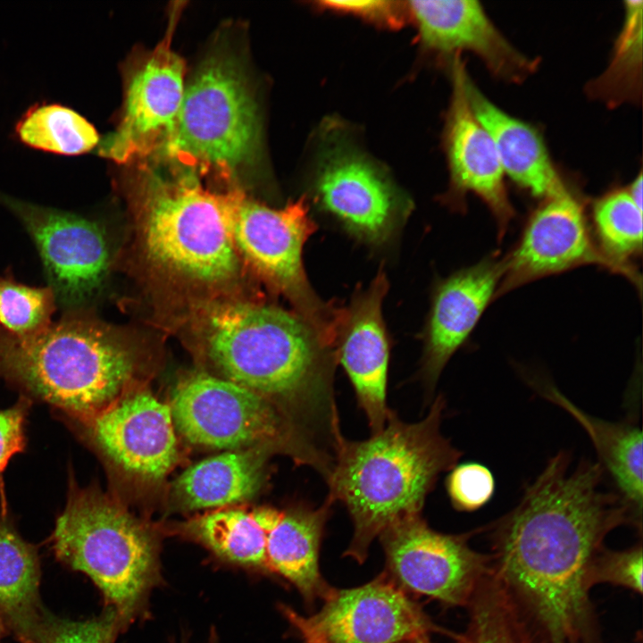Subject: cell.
<instances>
[{"label": "cell", "instance_id": "obj_28", "mask_svg": "<svg viewBox=\"0 0 643 643\" xmlns=\"http://www.w3.org/2000/svg\"><path fill=\"white\" fill-rule=\"evenodd\" d=\"M591 214L598 249L639 287L640 278L630 260L642 251V209L627 189H615L594 202Z\"/></svg>", "mask_w": 643, "mask_h": 643}, {"label": "cell", "instance_id": "obj_16", "mask_svg": "<svg viewBox=\"0 0 643 643\" xmlns=\"http://www.w3.org/2000/svg\"><path fill=\"white\" fill-rule=\"evenodd\" d=\"M388 288L380 269L368 288L343 307L336 341L338 363L351 381L371 434L383 429L391 411L387 404L389 342L381 311Z\"/></svg>", "mask_w": 643, "mask_h": 643}, {"label": "cell", "instance_id": "obj_9", "mask_svg": "<svg viewBox=\"0 0 643 643\" xmlns=\"http://www.w3.org/2000/svg\"><path fill=\"white\" fill-rule=\"evenodd\" d=\"M170 408L175 429L191 444L230 450L286 446L300 464L317 469L314 456L275 405L231 380L192 374L176 387Z\"/></svg>", "mask_w": 643, "mask_h": 643}, {"label": "cell", "instance_id": "obj_14", "mask_svg": "<svg viewBox=\"0 0 643 643\" xmlns=\"http://www.w3.org/2000/svg\"><path fill=\"white\" fill-rule=\"evenodd\" d=\"M328 150L313 182L319 205L359 241L385 246L405 221L409 201L364 157L342 147Z\"/></svg>", "mask_w": 643, "mask_h": 643}, {"label": "cell", "instance_id": "obj_3", "mask_svg": "<svg viewBox=\"0 0 643 643\" xmlns=\"http://www.w3.org/2000/svg\"><path fill=\"white\" fill-rule=\"evenodd\" d=\"M445 408L439 394L419 422H404L391 409L380 431L363 440L345 438L326 482V498L341 503L352 520L346 555L363 563L386 528L422 514L439 475L457 464L463 452L440 429Z\"/></svg>", "mask_w": 643, "mask_h": 643}, {"label": "cell", "instance_id": "obj_5", "mask_svg": "<svg viewBox=\"0 0 643 643\" xmlns=\"http://www.w3.org/2000/svg\"><path fill=\"white\" fill-rule=\"evenodd\" d=\"M51 544L60 561L94 581L123 627L143 613L161 580L150 532L99 490L80 487L72 471Z\"/></svg>", "mask_w": 643, "mask_h": 643}, {"label": "cell", "instance_id": "obj_1", "mask_svg": "<svg viewBox=\"0 0 643 643\" xmlns=\"http://www.w3.org/2000/svg\"><path fill=\"white\" fill-rule=\"evenodd\" d=\"M561 450L492 528L496 576L543 626L551 643L588 638V590L605 537L639 522L616 492L603 487L598 462Z\"/></svg>", "mask_w": 643, "mask_h": 643}, {"label": "cell", "instance_id": "obj_11", "mask_svg": "<svg viewBox=\"0 0 643 643\" xmlns=\"http://www.w3.org/2000/svg\"><path fill=\"white\" fill-rule=\"evenodd\" d=\"M180 11L173 8L158 45L125 71L120 122L97 145L99 154L117 163L160 153L173 132L186 88L184 61L171 47Z\"/></svg>", "mask_w": 643, "mask_h": 643}, {"label": "cell", "instance_id": "obj_31", "mask_svg": "<svg viewBox=\"0 0 643 643\" xmlns=\"http://www.w3.org/2000/svg\"><path fill=\"white\" fill-rule=\"evenodd\" d=\"M446 489L457 511L472 512L483 507L493 497L495 479L490 470L479 463L455 465L449 471Z\"/></svg>", "mask_w": 643, "mask_h": 643}, {"label": "cell", "instance_id": "obj_39", "mask_svg": "<svg viewBox=\"0 0 643 643\" xmlns=\"http://www.w3.org/2000/svg\"><path fill=\"white\" fill-rule=\"evenodd\" d=\"M3 627H4V626H3V624H2V622H1V621H0V639H1V634H2V629H3Z\"/></svg>", "mask_w": 643, "mask_h": 643}, {"label": "cell", "instance_id": "obj_24", "mask_svg": "<svg viewBox=\"0 0 643 643\" xmlns=\"http://www.w3.org/2000/svg\"><path fill=\"white\" fill-rule=\"evenodd\" d=\"M533 385L539 394L566 411L585 430L597 451L598 463L614 481L616 493L641 522L643 436L640 427L635 422H608L592 416L552 384L534 382Z\"/></svg>", "mask_w": 643, "mask_h": 643}, {"label": "cell", "instance_id": "obj_15", "mask_svg": "<svg viewBox=\"0 0 643 643\" xmlns=\"http://www.w3.org/2000/svg\"><path fill=\"white\" fill-rule=\"evenodd\" d=\"M588 264L627 278L600 252L582 204L567 188L543 199L529 217L518 242L504 257L496 298L532 280Z\"/></svg>", "mask_w": 643, "mask_h": 643}, {"label": "cell", "instance_id": "obj_22", "mask_svg": "<svg viewBox=\"0 0 643 643\" xmlns=\"http://www.w3.org/2000/svg\"><path fill=\"white\" fill-rule=\"evenodd\" d=\"M465 90L471 108L491 137L505 174L531 196L547 198L567 189L544 140L531 125L505 113L472 82Z\"/></svg>", "mask_w": 643, "mask_h": 643}, {"label": "cell", "instance_id": "obj_32", "mask_svg": "<svg viewBox=\"0 0 643 643\" xmlns=\"http://www.w3.org/2000/svg\"><path fill=\"white\" fill-rule=\"evenodd\" d=\"M123 628L111 608L99 616L86 621H67L52 617L41 643H113Z\"/></svg>", "mask_w": 643, "mask_h": 643}, {"label": "cell", "instance_id": "obj_27", "mask_svg": "<svg viewBox=\"0 0 643 643\" xmlns=\"http://www.w3.org/2000/svg\"><path fill=\"white\" fill-rule=\"evenodd\" d=\"M20 142L33 149L61 155H79L97 146L96 129L76 110L58 103L30 106L15 124Z\"/></svg>", "mask_w": 643, "mask_h": 643}, {"label": "cell", "instance_id": "obj_33", "mask_svg": "<svg viewBox=\"0 0 643 643\" xmlns=\"http://www.w3.org/2000/svg\"><path fill=\"white\" fill-rule=\"evenodd\" d=\"M32 401L20 396L17 402L11 407L0 409V497L1 513H7L3 473L10 459L25 449L27 438L25 427Z\"/></svg>", "mask_w": 643, "mask_h": 643}, {"label": "cell", "instance_id": "obj_26", "mask_svg": "<svg viewBox=\"0 0 643 643\" xmlns=\"http://www.w3.org/2000/svg\"><path fill=\"white\" fill-rule=\"evenodd\" d=\"M188 532L220 559L267 570L264 507H227L207 513L187 526Z\"/></svg>", "mask_w": 643, "mask_h": 643}, {"label": "cell", "instance_id": "obj_23", "mask_svg": "<svg viewBox=\"0 0 643 643\" xmlns=\"http://www.w3.org/2000/svg\"><path fill=\"white\" fill-rule=\"evenodd\" d=\"M39 564L37 547L0 512V621L21 643H41L53 617L40 600Z\"/></svg>", "mask_w": 643, "mask_h": 643}, {"label": "cell", "instance_id": "obj_29", "mask_svg": "<svg viewBox=\"0 0 643 643\" xmlns=\"http://www.w3.org/2000/svg\"><path fill=\"white\" fill-rule=\"evenodd\" d=\"M57 307L53 290L18 282L12 276H0V330L22 338L38 334L52 323Z\"/></svg>", "mask_w": 643, "mask_h": 643}, {"label": "cell", "instance_id": "obj_17", "mask_svg": "<svg viewBox=\"0 0 643 643\" xmlns=\"http://www.w3.org/2000/svg\"><path fill=\"white\" fill-rule=\"evenodd\" d=\"M305 621L323 643H404L430 630L421 609L383 578L333 589L322 610Z\"/></svg>", "mask_w": 643, "mask_h": 643}, {"label": "cell", "instance_id": "obj_13", "mask_svg": "<svg viewBox=\"0 0 643 643\" xmlns=\"http://www.w3.org/2000/svg\"><path fill=\"white\" fill-rule=\"evenodd\" d=\"M114 467L147 480H160L177 459L170 405L147 392L119 397L82 420L61 419Z\"/></svg>", "mask_w": 643, "mask_h": 643}, {"label": "cell", "instance_id": "obj_12", "mask_svg": "<svg viewBox=\"0 0 643 643\" xmlns=\"http://www.w3.org/2000/svg\"><path fill=\"white\" fill-rule=\"evenodd\" d=\"M387 564L401 585L450 605H467L489 574L465 535L432 530L422 514L401 519L379 536Z\"/></svg>", "mask_w": 643, "mask_h": 643}, {"label": "cell", "instance_id": "obj_8", "mask_svg": "<svg viewBox=\"0 0 643 643\" xmlns=\"http://www.w3.org/2000/svg\"><path fill=\"white\" fill-rule=\"evenodd\" d=\"M230 227L238 254L295 306L322 341L335 348L342 307L321 300L306 279L302 252L315 224L304 199L271 208L235 189L227 194Z\"/></svg>", "mask_w": 643, "mask_h": 643}, {"label": "cell", "instance_id": "obj_34", "mask_svg": "<svg viewBox=\"0 0 643 643\" xmlns=\"http://www.w3.org/2000/svg\"><path fill=\"white\" fill-rule=\"evenodd\" d=\"M607 581L642 592V548L636 546L621 552H604L591 570L590 583Z\"/></svg>", "mask_w": 643, "mask_h": 643}, {"label": "cell", "instance_id": "obj_4", "mask_svg": "<svg viewBox=\"0 0 643 643\" xmlns=\"http://www.w3.org/2000/svg\"><path fill=\"white\" fill-rule=\"evenodd\" d=\"M133 364L120 335L89 312L63 313L29 337L0 332V379L32 402L48 404L60 419L82 420L107 407Z\"/></svg>", "mask_w": 643, "mask_h": 643}, {"label": "cell", "instance_id": "obj_35", "mask_svg": "<svg viewBox=\"0 0 643 643\" xmlns=\"http://www.w3.org/2000/svg\"><path fill=\"white\" fill-rule=\"evenodd\" d=\"M320 6L338 12L356 14L390 27H399L403 10L393 1H320Z\"/></svg>", "mask_w": 643, "mask_h": 643}, {"label": "cell", "instance_id": "obj_18", "mask_svg": "<svg viewBox=\"0 0 643 643\" xmlns=\"http://www.w3.org/2000/svg\"><path fill=\"white\" fill-rule=\"evenodd\" d=\"M453 94L447 123L446 146L449 163L451 202L457 205L467 193L479 196L491 212L502 238L514 217L505 185V172L489 132L475 117L465 90L467 73L455 58L452 70Z\"/></svg>", "mask_w": 643, "mask_h": 643}, {"label": "cell", "instance_id": "obj_30", "mask_svg": "<svg viewBox=\"0 0 643 643\" xmlns=\"http://www.w3.org/2000/svg\"><path fill=\"white\" fill-rule=\"evenodd\" d=\"M642 4L640 0L625 2V21L613 61L596 82L599 95L613 102L635 96L637 76L641 73Z\"/></svg>", "mask_w": 643, "mask_h": 643}, {"label": "cell", "instance_id": "obj_21", "mask_svg": "<svg viewBox=\"0 0 643 643\" xmlns=\"http://www.w3.org/2000/svg\"><path fill=\"white\" fill-rule=\"evenodd\" d=\"M333 504L298 505L287 510L264 506L267 570L290 581L311 603L332 593L319 571V549Z\"/></svg>", "mask_w": 643, "mask_h": 643}, {"label": "cell", "instance_id": "obj_7", "mask_svg": "<svg viewBox=\"0 0 643 643\" xmlns=\"http://www.w3.org/2000/svg\"><path fill=\"white\" fill-rule=\"evenodd\" d=\"M261 138L258 107L243 70L220 52L186 85L173 132L160 153L182 167L230 179L255 164Z\"/></svg>", "mask_w": 643, "mask_h": 643}, {"label": "cell", "instance_id": "obj_25", "mask_svg": "<svg viewBox=\"0 0 643 643\" xmlns=\"http://www.w3.org/2000/svg\"><path fill=\"white\" fill-rule=\"evenodd\" d=\"M268 450L229 451L204 459L177 478L174 492L188 510L221 509L248 500L263 486Z\"/></svg>", "mask_w": 643, "mask_h": 643}, {"label": "cell", "instance_id": "obj_38", "mask_svg": "<svg viewBox=\"0 0 643 643\" xmlns=\"http://www.w3.org/2000/svg\"><path fill=\"white\" fill-rule=\"evenodd\" d=\"M404 643H429V641L427 640V639L425 638V636H422V637L416 638V639H413L409 640V641H405V642H404Z\"/></svg>", "mask_w": 643, "mask_h": 643}, {"label": "cell", "instance_id": "obj_40", "mask_svg": "<svg viewBox=\"0 0 643 643\" xmlns=\"http://www.w3.org/2000/svg\"><path fill=\"white\" fill-rule=\"evenodd\" d=\"M0 332H1V330H0Z\"/></svg>", "mask_w": 643, "mask_h": 643}, {"label": "cell", "instance_id": "obj_6", "mask_svg": "<svg viewBox=\"0 0 643 643\" xmlns=\"http://www.w3.org/2000/svg\"><path fill=\"white\" fill-rule=\"evenodd\" d=\"M172 177L144 163L138 203L145 251L172 274L205 284L233 279L239 268L225 195L205 189L196 171Z\"/></svg>", "mask_w": 643, "mask_h": 643}, {"label": "cell", "instance_id": "obj_20", "mask_svg": "<svg viewBox=\"0 0 643 643\" xmlns=\"http://www.w3.org/2000/svg\"><path fill=\"white\" fill-rule=\"evenodd\" d=\"M408 10L430 49L472 51L494 75L511 81H521L535 70L536 61L506 40L478 1H410Z\"/></svg>", "mask_w": 643, "mask_h": 643}, {"label": "cell", "instance_id": "obj_37", "mask_svg": "<svg viewBox=\"0 0 643 643\" xmlns=\"http://www.w3.org/2000/svg\"><path fill=\"white\" fill-rule=\"evenodd\" d=\"M208 643H220L218 636L216 634L215 630H212V633L209 637Z\"/></svg>", "mask_w": 643, "mask_h": 643}, {"label": "cell", "instance_id": "obj_2", "mask_svg": "<svg viewBox=\"0 0 643 643\" xmlns=\"http://www.w3.org/2000/svg\"><path fill=\"white\" fill-rule=\"evenodd\" d=\"M203 337L227 380L271 401L309 447L333 455L345 438L334 390L336 350L298 314L248 303L207 309Z\"/></svg>", "mask_w": 643, "mask_h": 643}, {"label": "cell", "instance_id": "obj_10", "mask_svg": "<svg viewBox=\"0 0 643 643\" xmlns=\"http://www.w3.org/2000/svg\"><path fill=\"white\" fill-rule=\"evenodd\" d=\"M0 203L19 219L35 244L63 313L88 312L111 263L109 240L101 224L3 193Z\"/></svg>", "mask_w": 643, "mask_h": 643}, {"label": "cell", "instance_id": "obj_19", "mask_svg": "<svg viewBox=\"0 0 643 643\" xmlns=\"http://www.w3.org/2000/svg\"><path fill=\"white\" fill-rule=\"evenodd\" d=\"M504 258L490 255L443 280L437 287L424 332L421 375L428 397L452 355L496 299Z\"/></svg>", "mask_w": 643, "mask_h": 643}, {"label": "cell", "instance_id": "obj_36", "mask_svg": "<svg viewBox=\"0 0 643 643\" xmlns=\"http://www.w3.org/2000/svg\"><path fill=\"white\" fill-rule=\"evenodd\" d=\"M642 173L639 172L635 180L626 188L634 203L642 209Z\"/></svg>", "mask_w": 643, "mask_h": 643}]
</instances>
